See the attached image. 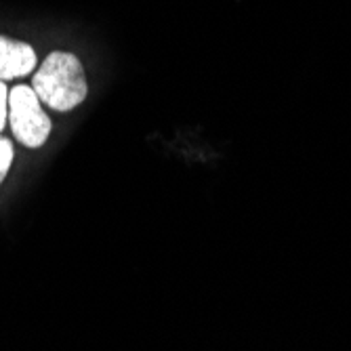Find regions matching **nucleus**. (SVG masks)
I'll use <instances>...</instances> for the list:
<instances>
[{"label": "nucleus", "instance_id": "2", "mask_svg": "<svg viewBox=\"0 0 351 351\" xmlns=\"http://www.w3.org/2000/svg\"><path fill=\"white\" fill-rule=\"evenodd\" d=\"M9 122L13 135L25 147H40L51 135V118L45 114L38 95L27 84L9 90Z\"/></svg>", "mask_w": 351, "mask_h": 351}, {"label": "nucleus", "instance_id": "1", "mask_svg": "<svg viewBox=\"0 0 351 351\" xmlns=\"http://www.w3.org/2000/svg\"><path fill=\"white\" fill-rule=\"evenodd\" d=\"M32 88L43 104L57 112L74 110L88 93L78 57L63 51H55L43 61L38 72L32 76Z\"/></svg>", "mask_w": 351, "mask_h": 351}, {"label": "nucleus", "instance_id": "4", "mask_svg": "<svg viewBox=\"0 0 351 351\" xmlns=\"http://www.w3.org/2000/svg\"><path fill=\"white\" fill-rule=\"evenodd\" d=\"M13 162V143L5 137H0V183L5 181Z\"/></svg>", "mask_w": 351, "mask_h": 351}, {"label": "nucleus", "instance_id": "3", "mask_svg": "<svg viewBox=\"0 0 351 351\" xmlns=\"http://www.w3.org/2000/svg\"><path fill=\"white\" fill-rule=\"evenodd\" d=\"M36 68V53L27 43L0 36V80L27 76Z\"/></svg>", "mask_w": 351, "mask_h": 351}, {"label": "nucleus", "instance_id": "5", "mask_svg": "<svg viewBox=\"0 0 351 351\" xmlns=\"http://www.w3.org/2000/svg\"><path fill=\"white\" fill-rule=\"evenodd\" d=\"M7 118H9V88L0 80V131L5 129Z\"/></svg>", "mask_w": 351, "mask_h": 351}]
</instances>
